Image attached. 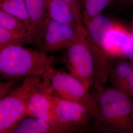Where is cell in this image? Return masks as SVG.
Here are the masks:
<instances>
[{
	"label": "cell",
	"mask_w": 133,
	"mask_h": 133,
	"mask_svg": "<svg viewBox=\"0 0 133 133\" xmlns=\"http://www.w3.org/2000/svg\"><path fill=\"white\" fill-rule=\"evenodd\" d=\"M91 93L98 107L96 128L111 133L133 131V99L125 93L103 85L94 86Z\"/></svg>",
	"instance_id": "1"
},
{
	"label": "cell",
	"mask_w": 133,
	"mask_h": 133,
	"mask_svg": "<svg viewBox=\"0 0 133 133\" xmlns=\"http://www.w3.org/2000/svg\"><path fill=\"white\" fill-rule=\"evenodd\" d=\"M56 61V57L24 45L9 46L0 50V74L8 79L43 76Z\"/></svg>",
	"instance_id": "2"
},
{
	"label": "cell",
	"mask_w": 133,
	"mask_h": 133,
	"mask_svg": "<svg viewBox=\"0 0 133 133\" xmlns=\"http://www.w3.org/2000/svg\"><path fill=\"white\" fill-rule=\"evenodd\" d=\"M42 76L24 77L22 83L0 98V133H11L19 122L27 117L29 99Z\"/></svg>",
	"instance_id": "3"
},
{
	"label": "cell",
	"mask_w": 133,
	"mask_h": 133,
	"mask_svg": "<svg viewBox=\"0 0 133 133\" xmlns=\"http://www.w3.org/2000/svg\"><path fill=\"white\" fill-rule=\"evenodd\" d=\"M42 81L53 94L68 100L80 103L90 110L95 119L98 107L89 89L80 80L70 73L67 74L50 68L43 76Z\"/></svg>",
	"instance_id": "4"
},
{
	"label": "cell",
	"mask_w": 133,
	"mask_h": 133,
	"mask_svg": "<svg viewBox=\"0 0 133 133\" xmlns=\"http://www.w3.org/2000/svg\"><path fill=\"white\" fill-rule=\"evenodd\" d=\"M65 49V62L70 73L90 89L95 83V61L85 27Z\"/></svg>",
	"instance_id": "5"
},
{
	"label": "cell",
	"mask_w": 133,
	"mask_h": 133,
	"mask_svg": "<svg viewBox=\"0 0 133 133\" xmlns=\"http://www.w3.org/2000/svg\"><path fill=\"white\" fill-rule=\"evenodd\" d=\"M84 29V25L75 27L48 17L37 38L39 50L48 55L66 48Z\"/></svg>",
	"instance_id": "6"
},
{
	"label": "cell",
	"mask_w": 133,
	"mask_h": 133,
	"mask_svg": "<svg viewBox=\"0 0 133 133\" xmlns=\"http://www.w3.org/2000/svg\"><path fill=\"white\" fill-rule=\"evenodd\" d=\"M51 118L53 122L77 132L85 127L93 116L84 105L53 95Z\"/></svg>",
	"instance_id": "7"
},
{
	"label": "cell",
	"mask_w": 133,
	"mask_h": 133,
	"mask_svg": "<svg viewBox=\"0 0 133 133\" xmlns=\"http://www.w3.org/2000/svg\"><path fill=\"white\" fill-rule=\"evenodd\" d=\"M114 21L108 17L100 14L84 23L85 33L90 43L96 66L101 70L107 69L111 62V58L107 52L105 45V35Z\"/></svg>",
	"instance_id": "8"
},
{
	"label": "cell",
	"mask_w": 133,
	"mask_h": 133,
	"mask_svg": "<svg viewBox=\"0 0 133 133\" xmlns=\"http://www.w3.org/2000/svg\"><path fill=\"white\" fill-rule=\"evenodd\" d=\"M53 95L48 86L41 81L34 88L29 97L27 117L52 122L51 109Z\"/></svg>",
	"instance_id": "9"
},
{
	"label": "cell",
	"mask_w": 133,
	"mask_h": 133,
	"mask_svg": "<svg viewBox=\"0 0 133 133\" xmlns=\"http://www.w3.org/2000/svg\"><path fill=\"white\" fill-rule=\"evenodd\" d=\"M130 32L122 25L114 22L105 35V45L107 52L111 59L123 57L124 51L132 38Z\"/></svg>",
	"instance_id": "10"
},
{
	"label": "cell",
	"mask_w": 133,
	"mask_h": 133,
	"mask_svg": "<svg viewBox=\"0 0 133 133\" xmlns=\"http://www.w3.org/2000/svg\"><path fill=\"white\" fill-rule=\"evenodd\" d=\"M71 129L45 120L28 116L15 126L11 133H70Z\"/></svg>",
	"instance_id": "11"
},
{
	"label": "cell",
	"mask_w": 133,
	"mask_h": 133,
	"mask_svg": "<svg viewBox=\"0 0 133 133\" xmlns=\"http://www.w3.org/2000/svg\"><path fill=\"white\" fill-rule=\"evenodd\" d=\"M48 16L60 22L75 27L84 25L81 23L71 7L64 0H47Z\"/></svg>",
	"instance_id": "12"
},
{
	"label": "cell",
	"mask_w": 133,
	"mask_h": 133,
	"mask_svg": "<svg viewBox=\"0 0 133 133\" xmlns=\"http://www.w3.org/2000/svg\"><path fill=\"white\" fill-rule=\"evenodd\" d=\"M35 33L37 38L48 17L47 0H25Z\"/></svg>",
	"instance_id": "13"
},
{
	"label": "cell",
	"mask_w": 133,
	"mask_h": 133,
	"mask_svg": "<svg viewBox=\"0 0 133 133\" xmlns=\"http://www.w3.org/2000/svg\"><path fill=\"white\" fill-rule=\"evenodd\" d=\"M133 66V61L126 58L112 63L109 78L114 88L122 91L132 71Z\"/></svg>",
	"instance_id": "14"
},
{
	"label": "cell",
	"mask_w": 133,
	"mask_h": 133,
	"mask_svg": "<svg viewBox=\"0 0 133 133\" xmlns=\"http://www.w3.org/2000/svg\"><path fill=\"white\" fill-rule=\"evenodd\" d=\"M0 9L21 20L35 35L25 0H0Z\"/></svg>",
	"instance_id": "15"
},
{
	"label": "cell",
	"mask_w": 133,
	"mask_h": 133,
	"mask_svg": "<svg viewBox=\"0 0 133 133\" xmlns=\"http://www.w3.org/2000/svg\"><path fill=\"white\" fill-rule=\"evenodd\" d=\"M28 44H37V38L34 34L15 32L0 27V50L11 45Z\"/></svg>",
	"instance_id": "16"
},
{
	"label": "cell",
	"mask_w": 133,
	"mask_h": 133,
	"mask_svg": "<svg viewBox=\"0 0 133 133\" xmlns=\"http://www.w3.org/2000/svg\"><path fill=\"white\" fill-rule=\"evenodd\" d=\"M110 0H81L83 23L102 14Z\"/></svg>",
	"instance_id": "17"
},
{
	"label": "cell",
	"mask_w": 133,
	"mask_h": 133,
	"mask_svg": "<svg viewBox=\"0 0 133 133\" xmlns=\"http://www.w3.org/2000/svg\"><path fill=\"white\" fill-rule=\"evenodd\" d=\"M0 27L15 32L21 33H31L21 20L1 9Z\"/></svg>",
	"instance_id": "18"
},
{
	"label": "cell",
	"mask_w": 133,
	"mask_h": 133,
	"mask_svg": "<svg viewBox=\"0 0 133 133\" xmlns=\"http://www.w3.org/2000/svg\"><path fill=\"white\" fill-rule=\"evenodd\" d=\"M71 7L77 20L83 23L81 3L79 0H64Z\"/></svg>",
	"instance_id": "19"
},
{
	"label": "cell",
	"mask_w": 133,
	"mask_h": 133,
	"mask_svg": "<svg viewBox=\"0 0 133 133\" xmlns=\"http://www.w3.org/2000/svg\"><path fill=\"white\" fill-rule=\"evenodd\" d=\"M20 78H14L9 79L5 82L1 83L0 84V98L9 94L13 89L17 79Z\"/></svg>",
	"instance_id": "20"
},
{
	"label": "cell",
	"mask_w": 133,
	"mask_h": 133,
	"mask_svg": "<svg viewBox=\"0 0 133 133\" xmlns=\"http://www.w3.org/2000/svg\"><path fill=\"white\" fill-rule=\"evenodd\" d=\"M129 96H133V66L132 71L129 76L128 80L121 91Z\"/></svg>",
	"instance_id": "21"
},
{
	"label": "cell",
	"mask_w": 133,
	"mask_h": 133,
	"mask_svg": "<svg viewBox=\"0 0 133 133\" xmlns=\"http://www.w3.org/2000/svg\"><path fill=\"white\" fill-rule=\"evenodd\" d=\"M123 57L133 61V31L131 41L124 51Z\"/></svg>",
	"instance_id": "22"
},
{
	"label": "cell",
	"mask_w": 133,
	"mask_h": 133,
	"mask_svg": "<svg viewBox=\"0 0 133 133\" xmlns=\"http://www.w3.org/2000/svg\"><path fill=\"white\" fill-rule=\"evenodd\" d=\"M122 4L126 5H133V0H119Z\"/></svg>",
	"instance_id": "23"
}]
</instances>
